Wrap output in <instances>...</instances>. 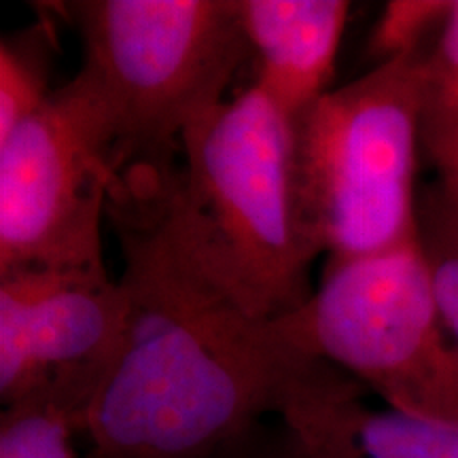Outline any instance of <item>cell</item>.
Instances as JSON below:
<instances>
[{
  "mask_svg": "<svg viewBox=\"0 0 458 458\" xmlns=\"http://www.w3.org/2000/svg\"><path fill=\"white\" fill-rule=\"evenodd\" d=\"M165 168L130 165L108 198L128 318L85 411V458H219L280 414L314 363L202 266L170 210Z\"/></svg>",
  "mask_w": 458,
  "mask_h": 458,
  "instance_id": "cell-1",
  "label": "cell"
},
{
  "mask_svg": "<svg viewBox=\"0 0 458 458\" xmlns=\"http://www.w3.org/2000/svg\"><path fill=\"white\" fill-rule=\"evenodd\" d=\"M164 185L182 238L244 310L276 320L310 300L314 257L297 225L291 117L259 88L185 131Z\"/></svg>",
  "mask_w": 458,
  "mask_h": 458,
  "instance_id": "cell-2",
  "label": "cell"
},
{
  "mask_svg": "<svg viewBox=\"0 0 458 458\" xmlns=\"http://www.w3.org/2000/svg\"><path fill=\"white\" fill-rule=\"evenodd\" d=\"M427 60L394 55L291 119L297 225L325 270L416 238Z\"/></svg>",
  "mask_w": 458,
  "mask_h": 458,
  "instance_id": "cell-3",
  "label": "cell"
},
{
  "mask_svg": "<svg viewBox=\"0 0 458 458\" xmlns=\"http://www.w3.org/2000/svg\"><path fill=\"white\" fill-rule=\"evenodd\" d=\"M122 134L125 168L181 159L185 131L225 102L249 57L238 0L62 4Z\"/></svg>",
  "mask_w": 458,
  "mask_h": 458,
  "instance_id": "cell-4",
  "label": "cell"
},
{
  "mask_svg": "<svg viewBox=\"0 0 458 458\" xmlns=\"http://www.w3.org/2000/svg\"><path fill=\"white\" fill-rule=\"evenodd\" d=\"M276 327L303 359L344 371L386 408L458 422V346L445 329L418 236L323 272Z\"/></svg>",
  "mask_w": 458,
  "mask_h": 458,
  "instance_id": "cell-5",
  "label": "cell"
},
{
  "mask_svg": "<svg viewBox=\"0 0 458 458\" xmlns=\"http://www.w3.org/2000/svg\"><path fill=\"white\" fill-rule=\"evenodd\" d=\"M123 170L117 119L81 68L0 140V274L106 267L102 223Z\"/></svg>",
  "mask_w": 458,
  "mask_h": 458,
  "instance_id": "cell-6",
  "label": "cell"
},
{
  "mask_svg": "<svg viewBox=\"0 0 458 458\" xmlns=\"http://www.w3.org/2000/svg\"><path fill=\"white\" fill-rule=\"evenodd\" d=\"M125 318L128 297L106 267L0 274L3 405L49 385L94 399L122 351Z\"/></svg>",
  "mask_w": 458,
  "mask_h": 458,
  "instance_id": "cell-7",
  "label": "cell"
},
{
  "mask_svg": "<svg viewBox=\"0 0 458 458\" xmlns=\"http://www.w3.org/2000/svg\"><path fill=\"white\" fill-rule=\"evenodd\" d=\"M365 386L318 363L293 386L280 418L306 458H458V422L376 410Z\"/></svg>",
  "mask_w": 458,
  "mask_h": 458,
  "instance_id": "cell-8",
  "label": "cell"
},
{
  "mask_svg": "<svg viewBox=\"0 0 458 458\" xmlns=\"http://www.w3.org/2000/svg\"><path fill=\"white\" fill-rule=\"evenodd\" d=\"M348 15L346 0H238L253 85L286 117L329 91Z\"/></svg>",
  "mask_w": 458,
  "mask_h": 458,
  "instance_id": "cell-9",
  "label": "cell"
},
{
  "mask_svg": "<svg viewBox=\"0 0 458 458\" xmlns=\"http://www.w3.org/2000/svg\"><path fill=\"white\" fill-rule=\"evenodd\" d=\"M89 397L72 386L49 385L3 405L0 458H81V435Z\"/></svg>",
  "mask_w": 458,
  "mask_h": 458,
  "instance_id": "cell-10",
  "label": "cell"
},
{
  "mask_svg": "<svg viewBox=\"0 0 458 458\" xmlns=\"http://www.w3.org/2000/svg\"><path fill=\"white\" fill-rule=\"evenodd\" d=\"M422 153L435 168V179L458 187V0L428 49Z\"/></svg>",
  "mask_w": 458,
  "mask_h": 458,
  "instance_id": "cell-11",
  "label": "cell"
},
{
  "mask_svg": "<svg viewBox=\"0 0 458 458\" xmlns=\"http://www.w3.org/2000/svg\"><path fill=\"white\" fill-rule=\"evenodd\" d=\"M416 236L439 314L458 346V187L435 179L418 189Z\"/></svg>",
  "mask_w": 458,
  "mask_h": 458,
  "instance_id": "cell-12",
  "label": "cell"
},
{
  "mask_svg": "<svg viewBox=\"0 0 458 458\" xmlns=\"http://www.w3.org/2000/svg\"><path fill=\"white\" fill-rule=\"evenodd\" d=\"M51 24L38 21L0 43V140L51 96Z\"/></svg>",
  "mask_w": 458,
  "mask_h": 458,
  "instance_id": "cell-13",
  "label": "cell"
},
{
  "mask_svg": "<svg viewBox=\"0 0 458 458\" xmlns=\"http://www.w3.org/2000/svg\"><path fill=\"white\" fill-rule=\"evenodd\" d=\"M452 11L448 0H393L386 3L380 20L371 32L369 49L380 62L394 55L425 47V38L433 28L445 24Z\"/></svg>",
  "mask_w": 458,
  "mask_h": 458,
  "instance_id": "cell-14",
  "label": "cell"
},
{
  "mask_svg": "<svg viewBox=\"0 0 458 458\" xmlns=\"http://www.w3.org/2000/svg\"><path fill=\"white\" fill-rule=\"evenodd\" d=\"M219 458H306L300 450L291 444L286 433H280V437L263 439L259 435H249L244 442L233 445L225 454Z\"/></svg>",
  "mask_w": 458,
  "mask_h": 458,
  "instance_id": "cell-15",
  "label": "cell"
}]
</instances>
